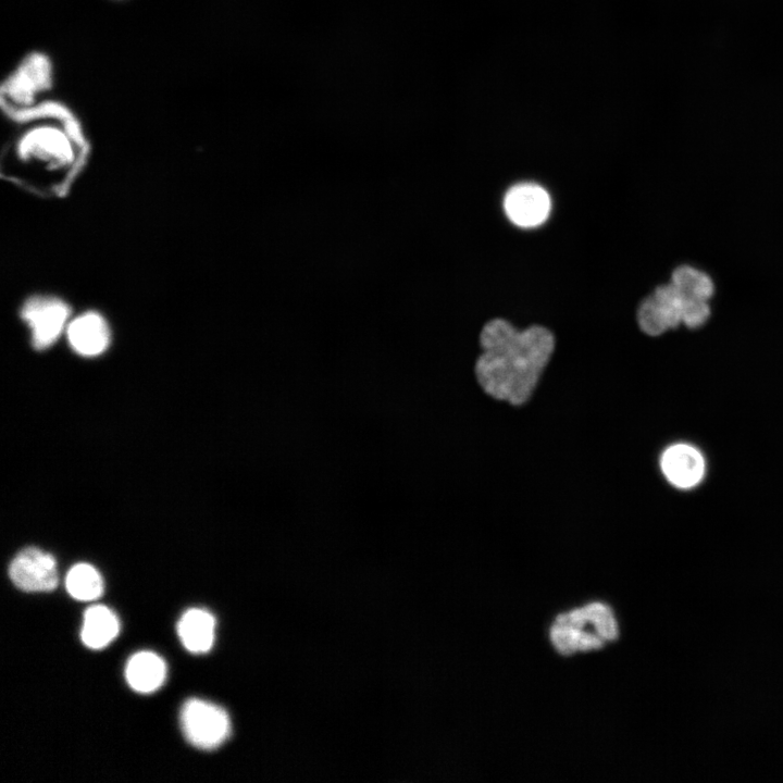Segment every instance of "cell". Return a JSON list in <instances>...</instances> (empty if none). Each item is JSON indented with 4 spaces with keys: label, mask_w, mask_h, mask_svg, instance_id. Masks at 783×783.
<instances>
[{
    "label": "cell",
    "mask_w": 783,
    "mask_h": 783,
    "mask_svg": "<svg viewBox=\"0 0 783 783\" xmlns=\"http://www.w3.org/2000/svg\"><path fill=\"white\" fill-rule=\"evenodd\" d=\"M69 594L80 601L98 599L103 594V580L99 571L88 563L73 566L66 574Z\"/></svg>",
    "instance_id": "9a60e30c"
},
{
    "label": "cell",
    "mask_w": 783,
    "mask_h": 783,
    "mask_svg": "<svg viewBox=\"0 0 783 783\" xmlns=\"http://www.w3.org/2000/svg\"><path fill=\"white\" fill-rule=\"evenodd\" d=\"M556 623L584 631H586L585 625L589 623L605 641H613L618 637V627L613 613L608 606L600 602L589 604L561 614L557 617Z\"/></svg>",
    "instance_id": "5bb4252c"
},
{
    "label": "cell",
    "mask_w": 783,
    "mask_h": 783,
    "mask_svg": "<svg viewBox=\"0 0 783 783\" xmlns=\"http://www.w3.org/2000/svg\"><path fill=\"white\" fill-rule=\"evenodd\" d=\"M181 723L186 739L192 746L204 750L217 748L231 733L227 712L214 704L197 698L184 704Z\"/></svg>",
    "instance_id": "277c9868"
},
{
    "label": "cell",
    "mask_w": 783,
    "mask_h": 783,
    "mask_svg": "<svg viewBox=\"0 0 783 783\" xmlns=\"http://www.w3.org/2000/svg\"><path fill=\"white\" fill-rule=\"evenodd\" d=\"M21 127L2 157V175L40 195H61L77 174L86 141L77 120L58 102L11 115Z\"/></svg>",
    "instance_id": "6da1fadb"
},
{
    "label": "cell",
    "mask_w": 783,
    "mask_h": 783,
    "mask_svg": "<svg viewBox=\"0 0 783 783\" xmlns=\"http://www.w3.org/2000/svg\"><path fill=\"white\" fill-rule=\"evenodd\" d=\"M667 480L679 488L696 486L705 474V460L701 453L687 444H675L667 448L660 461Z\"/></svg>",
    "instance_id": "9c48e42d"
},
{
    "label": "cell",
    "mask_w": 783,
    "mask_h": 783,
    "mask_svg": "<svg viewBox=\"0 0 783 783\" xmlns=\"http://www.w3.org/2000/svg\"><path fill=\"white\" fill-rule=\"evenodd\" d=\"M710 315L707 301L682 298V322L688 327L703 325Z\"/></svg>",
    "instance_id": "ac0fdd59"
},
{
    "label": "cell",
    "mask_w": 783,
    "mask_h": 783,
    "mask_svg": "<svg viewBox=\"0 0 783 783\" xmlns=\"http://www.w3.org/2000/svg\"><path fill=\"white\" fill-rule=\"evenodd\" d=\"M504 208L512 223L522 227H534L547 219L550 198L542 186L521 183L507 191Z\"/></svg>",
    "instance_id": "ba28073f"
},
{
    "label": "cell",
    "mask_w": 783,
    "mask_h": 783,
    "mask_svg": "<svg viewBox=\"0 0 783 783\" xmlns=\"http://www.w3.org/2000/svg\"><path fill=\"white\" fill-rule=\"evenodd\" d=\"M671 283L683 299L707 301L713 294V284L708 275L688 265L678 268Z\"/></svg>",
    "instance_id": "e0dca14e"
},
{
    "label": "cell",
    "mask_w": 783,
    "mask_h": 783,
    "mask_svg": "<svg viewBox=\"0 0 783 783\" xmlns=\"http://www.w3.org/2000/svg\"><path fill=\"white\" fill-rule=\"evenodd\" d=\"M21 315L30 328L33 346L36 349H46L64 330L70 308L60 298L35 296L26 300Z\"/></svg>",
    "instance_id": "5b68a950"
},
{
    "label": "cell",
    "mask_w": 783,
    "mask_h": 783,
    "mask_svg": "<svg viewBox=\"0 0 783 783\" xmlns=\"http://www.w3.org/2000/svg\"><path fill=\"white\" fill-rule=\"evenodd\" d=\"M480 343L483 352L475 373L483 389L512 405L525 402L552 353V334L538 325L518 331L509 322L495 319L483 327Z\"/></svg>",
    "instance_id": "7a4b0ae2"
},
{
    "label": "cell",
    "mask_w": 783,
    "mask_h": 783,
    "mask_svg": "<svg viewBox=\"0 0 783 783\" xmlns=\"http://www.w3.org/2000/svg\"><path fill=\"white\" fill-rule=\"evenodd\" d=\"M119 633L120 621L107 606L95 605L85 611L80 637L88 648H104Z\"/></svg>",
    "instance_id": "4fadbf2b"
},
{
    "label": "cell",
    "mask_w": 783,
    "mask_h": 783,
    "mask_svg": "<svg viewBox=\"0 0 783 783\" xmlns=\"http://www.w3.org/2000/svg\"><path fill=\"white\" fill-rule=\"evenodd\" d=\"M215 618L200 608L187 610L177 623V634L184 647L192 654L209 651L215 637Z\"/></svg>",
    "instance_id": "8fae6325"
},
{
    "label": "cell",
    "mask_w": 783,
    "mask_h": 783,
    "mask_svg": "<svg viewBox=\"0 0 783 783\" xmlns=\"http://www.w3.org/2000/svg\"><path fill=\"white\" fill-rule=\"evenodd\" d=\"M71 347L79 355L92 357L105 350L110 341V330L105 320L96 312H86L67 326Z\"/></svg>",
    "instance_id": "30bf717a"
},
{
    "label": "cell",
    "mask_w": 783,
    "mask_h": 783,
    "mask_svg": "<svg viewBox=\"0 0 783 783\" xmlns=\"http://www.w3.org/2000/svg\"><path fill=\"white\" fill-rule=\"evenodd\" d=\"M125 678L134 691L150 694L163 685L166 678V666L157 654L140 651L133 655L127 661Z\"/></svg>",
    "instance_id": "7c38bea8"
},
{
    "label": "cell",
    "mask_w": 783,
    "mask_h": 783,
    "mask_svg": "<svg viewBox=\"0 0 783 783\" xmlns=\"http://www.w3.org/2000/svg\"><path fill=\"white\" fill-rule=\"evenodd\" d=\"M9 576L24 592H50L59 582L54 557L37 547L24 548L12 559Z\"/></svg>",
    "instance_id": "8992f818"
},
{
    "label": "cell",
    "mask_w": 783,
    "mask_h": 783,
    "mask_svg": "<svg viewBox=\"0 0 783 783\" xmlns=\"http://www.w3.org/2000/svg\"><path fill=\"white\" fill-rule=\"evenodd\" d=\"M550 638L555 647L563 655L598 649L605 643V639L596 633L558 623L551 626Z\"/></svg>",
    "instance_id": "2e32d148"
},
{
    "label": "cell",
    "mask_w": 783,
    "mask_h": 783,
    "mask_svg": "<svg viewBox=\"0 0 783 783\" xmlns=\"http://www.w3.org/2000/svg\"><path fill=\"white\" fill-rule=\"evenodd\" d=\"M53 64L40 51L27 53L1 85V103L9 116L37 105L38 97L51 89Z\"/></svg>",
    "instance_id": "3957f363"
},
{
    "label": "cell",
    "mask_w": 783,
    "mask_h": 783,
    "mask_svg": "<svg viewBox=\"0 0 783 783\" xmlns=\"http://www.w3.org/2000/svg\"><path fill=\"white\" fill-rule=\"evenodd\" d=\"M682 297L672 283L661 285L639 306L637 321L641 330L657 336L682 322Z\"/></svg>",
    "instance_id": "52a82bcc"
}]
</instances>
